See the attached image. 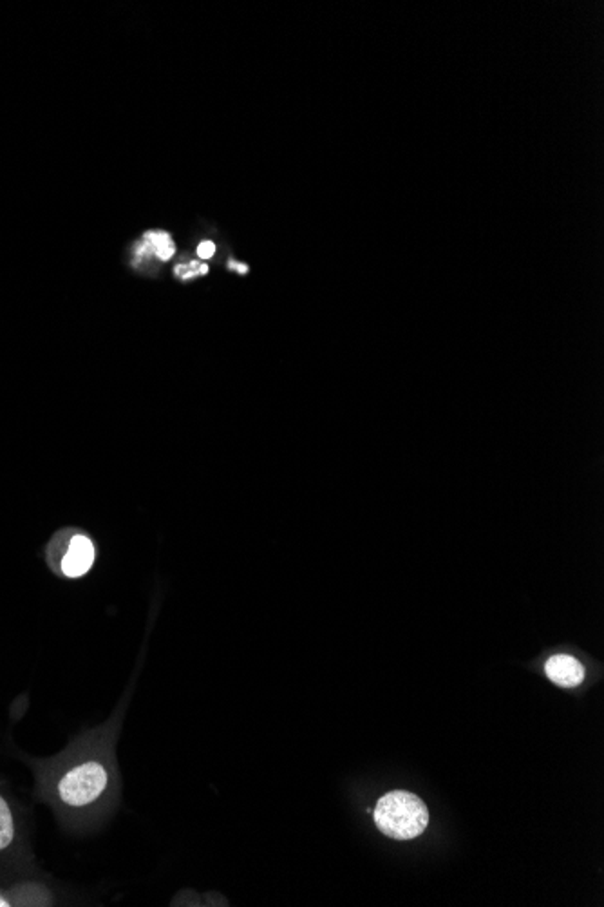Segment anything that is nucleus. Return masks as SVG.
I'll use <instances>...</instances> for the list:
<instances>
[{"label":"nucleus","instance_id":"obj_1","mask_svg":"<svg viewBox=\"0 0 604 907\" xmlns=\"http://www.w3.org/2000/svg\"><path fill=\"white\" fill-rule=\"evenodd\" d=\"M376 828L390 838L411 840L422 835L429 824V810L423 800L409 791H390L378 798L374 808Z\"/></svg>","mask_w":604,"mask_h":907},{"label":"nucleus","instance_id":"obj_3","mask_svg":"<svg viewBox=\"0 0 604 907\" xmlns=\"http://www.w3.org/2000/svg\"><path fill=\"white\" fill-rule=\"evenodd\" d=\"M94 562V547L87 537L77 535L69 540V547L62 558L60 569L69 578L84 576Z\"/></svg>","mask_w":604,"mask_h":907},{"label":"nucleus","instance_id":"obj_2","mask_svg":"<svg viewBox=\"0 0 604 907\" xmlns=\"http://www.w3.org/2000/svg\"><path fill=\"white\" fill-rule=\"evenodd\" d=\"M107 786V772L98 763H84L64 775L59 784L60 798L69 806H85L101 795Z\"/></svg>","mask_w":604,"mask_h":907},{"label":"nucleus","instance_id":"obj_8","mask_svg":"<svg viewBox=\"0 0 604 907\" xmlns=\"http://www.w3.org/2000/svg\"><path fill=\"white\" fill-rule=\"evenodd\" d=\"M213 252H215V245H213L212 241H203V243H199V247H197V254H199V257H201V259H208V257H212V255H213Z\"/></svg>","mask_w":604,"mask_h":907},{"label":"nucleus","instance_id":"obj_7","mask_svg":"<svg viewBox=\"0 0 604 907\" xmlns=\"http://www.w3.org/2000/svg\"><path fill=\"white\" fill-rule=\"evenodd\" d=\"M176 276L183 281H189L196 276H205L208 272V266L205 263H199V261H192L189 264H180L176 266Z\"/></svg>","mask_w":604,"mask_h":907},{"label":"nucleus","instance_id":"obj_6","mask_svg":"<svg viewBox=\"0 0 604 907\" xmlns=\"http://www.w3.org/2000/svg\"><path fill=\"white\" fill-rule=\"evenodd\" d=\"M13 835H15V830H13L12 812L6 805V800L0 797V849H4L12 844Z\"/></svg>","mask_w":604,"mask_h":907},{"label":"nucleus","instance_id":"obj_10","mask_svg":"<svg viewBox=\"0 0 604 907\" xmlns=\"http://www.w3.org/2000/svg\"><path fill=\"white\" fill-rule=\"evenodd\" d=\"M4 905H8V903H6V900L0 898V907H4Z\"/></svg>","mask_w":604,"mask_h":907},{"label":"nucleus","instance_id":"obj_4","mask_svg":"<svg viewBox=\"0 0 604 907\" xmlns=\"http://www.w3.org/2000/svg\"><path fill=\"white\" fill-rule=\"evenodd\" d=\"M544 672L548 679L560 686H577L584 679L583 665L576 658L567 654H560L548 660L544 665Z\"/></svg>","mask_w":604,"mask_h":907},{"label":"nucleus","instance_id":"obj_9","mask_svg":"<svg viewBox=\"0 0 604 907\" xmlns=\"http://www.w3.org/2000/svg\"><path fill=\"white\" fill-rule=\"evenodd\" d=\"M230 271H238L239 274H246L248 272V266L243 264V263H238V261H230Z\"/></svg>","mask_w":604,"mask_h":907},{"label":"nucleus","instance_id":"obj_5","mask_svg":"<svg viewBox=\"0 0 604 907\" xmlns=\"http://www.w3.org/2000/svg\"><path fill=\"white\" fill-rule=\"evenodd\" d=\"M176 252V245L173 241V238L163 232V231H150L143 236L141 243L136 245V257H147L150 254H154L157 259L161 261H169Z\"/></svg>","mask_w":604,"mask_h":907}]
</instances>
